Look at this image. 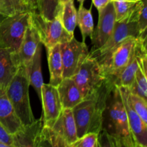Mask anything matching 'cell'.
I'll list each match as a JSON object with an SVG mask.
<instances>
[{
	"label": "cell",
	"mask_w": 147,
	"mask_h": 147,
	"mask_svg": "<svg viewBox=\"0 0 147 147\" xmlns=\"http://www.w3.org/2000/svg\"><path fill=\"white\" fill-rule=\"evenodd\" d=\"M114 86L113 78L108 76L97 89L72 109L77 129L78 139L89 133L98 134L100 133L106 100Z\"/></svg>",
	"instance_id": "1"
},
{
	"label": "cell",
	"mask_w": 147,
	"mask_h": 147,
	"mask_svg": "<svg viewBox=\"0 0 147 147\" xmlns=\"http://www.w3.org/2000/svg\"><path fill=\"white\" fill-rule=\"evenodd\" d=\"M29 87L28 72L21 65L6 88V94L23 126L31 124L36 120L30 105Z\"/></svg>",
	"instance_id": "2"
},
{
	"label": "cell",
	"mask_w": 147,
	"mask_h": 147,
	"mask_svg": "<svg viewBox=\"0 0 147 147\" xmlns=\"http://www.w3.org/2000/svg\"><path fill=\"white\" fill-rule=\"evenodd\" d=\"M102 129L115 138L131 137L126 109L121 93L115 85L109 93L103 113Z\"/></svg>",
	"instance_id": "3"
},
{
	"label": "cell",
	"mask_w": 147,
	"mask_h": 147,
	"mask_svg": "<svg viewBox=\"0 0 147 147\" xmlns=\"http://www.w3.org/2000/svg\"><path fill=\"white\" fill-rule=\"evenodd\" d=\"M141 5V4H140ZM140 7V6H139ZM139 8L129 17L121 22H116L114 28L107 41L101 47L89 55L92 56L104 70L113 50L126 38L139 37L137 28V14Z\"/></svg>",
	"instance_id": "4"
},
{
	"label": "cell",
	"mask_w": 147,
	"mask_h": 147,
	"mask_svg": "<svg viewBox=\"0 0 147 147\" xmlns=\"http://www.w3.org/2000/svg\"><path fill=\"white\" fill-rule=\"evenodd\" d=\"M30 18V11H22L4 17L0 23V47L16 54L29 25Z\"/></svg>",
	"instance_id": "5"
},
{
	"label": "cell",
	"mask_w": 147,
	"mask_h": 147,
	"mask_svg": "<svg viewBox=\"0 0 147 147\" xmlns=\"http://www.w3.org/2000/svg\"><path fill=\"white\" fill-rule=\"evenodd\" d=\"M30 21L38 33L40 42L47 50L74 37V34L67 32L63 27L61 12L52 20H46L37 11L30 12Z\"/></svg>",
	"instance_id": "6"
},
{
	"label": "cell",
	"mask_w": 147,
	"mask_h": 147,
	"mask_svg": "<svg viewBox=\"0 0 147 147\" xmlns=\"http://www.w3.org/2000/svg\"><path fill=\"white\" fill-rule=\"evenodd\" d=\"M107 77L103 67L96 58L88 55L72 78L74 80L84 98L97 89Z\"/></svg>",
	"instance_id": "7"
},
{
	"label": "cell",
	"mask_w": 147,
	"mask_h": 147,
	"mask_svg": "<svg viewBox=\"0 0 147 147\" xmlns=\"http://www.w3.org/2000/svg\"><path fill=\"white\" fill-rule=\"evenodd\" d=\"M63 65V78H72L89 55V50L84 42H79L74 37L60 44Z\"/></svg>",
	"instance_id": "8"
},
{
	"label": "cell",
	"mask_w": 147,
	"mask_h": 147,
	"mask_svg": "<svg viewBox=\"0 0 147 147\" xmlns=\"http://www.w3.org/2000/svg\"><path fill=\"white\" fill-rule=\"evenodd\" d=\"M116 24V13L113 1L98 11V22L91 36L92 48L89 54H92L105 44L111 34Z\"/></svg>",
	"instance_id": "9"
},
{
	"label": "cell",
	"mask_w": 147,
	"mask_h": 147,
	"mask_svg": "<svg viewBox=\"0 0 147 147\" xmlns=\"http://www.w3.org/2000/svg\"><path fill=\"white\" fill-rule=\"evenodd\" d=\"M136 42V37H128L113 50L104 69L107 76L115 80L121 74L131 58Z\"/></svg>",
	"instance_id": "10"
},
{
	"label": "cell",
	"mask_w": 147,
	"mask_h": 147,
	"mask_svg": "<svg viewBox=\"0 0 147 147\" xmlns=\"http://www.w3.org/2000/svg\"><path fill=\"white\" fill-rule=\"evenodd\" d=\"M40 101L42 106V124L51 128L63 110L57 87L50 83H44Z\"/></svg>",
	"instance_id": "11"
},
{
	"label": "cell",
	"mask_w": 147,
	"mask_h": 147,
	"mask_svg": "<svg viewBox=\"0 0 147 147\" xmlns=\"http://www.w3.org/2000/svg\"><path fill=\"white\" fill-rule=\"evenodd\" d=\"M118 87L121 93L131 134L136 144L142 147H147V124L142 120L132 107L129 98V88L123 86Z\"/></svg>",
	"instance_id": "12"
},
{
	"label": "cell",
	"mask_w": 147,
	"mask_h": 147,
	"mask_svg": "<svg viewBox=\"0 0 147 147\" xmlns=\"http://www.w3.org/2000/svg\"><path fill=\"white\" fill-rule=\"evenodd\" d=\"M40 43L41 42L38 33L30 18V23L24 33L18 52L16 54L12 53L16 65L18 67L21 65L25 67L28 74L31 67L32 60Z\"/></svg>",
	"instance_id": "13"
},
{
	"label": "cell",
	"mask_w": 147,
	"mask_h": 147,
	"mask_svg": "<svg viewBox=\"0 0 147 147\" xmlns=\"http://www.w3.org/2000/svg\"><path fill=\"white\" fill-rule=\"evenodd\" d=\"M146 56V38H136L131 58L123 71L114 80L115 85L129 88L134 80L135 75L139 68V62Z\"/></svg>",
	"instance_id": "14"
},
{
	"label": "cell",
	"mask_w": 147,
	"mask_h": 147,
	"mask_svg": "<svg viewBox=\"0 0 147 147\" xmlns=\"http://www.w3.org/2000/svg\"><path fill=\"white\" fill-rule=\"evenodd\" d=\"M51 129L68 144L74 143L78 139V136L73 110L63 109Z\"/></svg>",
	"instance_id": "15"
},
{
	"label": "cell",
	"mask_w": 147,
	"mask_h": 147,
	"mask_svg": "<svg viewBox=\"0 0 147 147\" xmlns=\"http://www.w3.org/2000/svg\"><path fill=\"white\" fill-rule=\"evenodd\" d=\"M0 123L11 135L14 134L23 127L17 117L11 102L6 94V89L0 87Z\"/></svg>",
	"instance_id": "16"
},
{
	"label": "cell",
	"mask_w": 147,
	"mask_h": 147,
	"mask_svg": "<svg viewBox=\"0 0 147 147\" xmlns=\"http://www.w3.org/2000/svg\"><path fill=\"white\" fill-rule=\"evenodd\" d=\"M57 88L63 109H73L83 100L81 93L72 78H63Z\"/></svg>",
	"instance_id": "17"
},
{
	"label": "cell",
	"mask_w": 147,
	"mask_h": 147,
	"mask_svg": "<svg viewBox=\"0 0 147 147\" xmlns=\"http://www.w3.org/2000/svg\"><path fill=\"white\" fill-rule=\"evenodd\" d=\"M42 126V118L31 124L23 126L12 135V147H37V139Z\"/></svg>",
	"instance_id": "18"
},
{
	"label": "cell",
	"mask_w": 147,
	"mask_h": 147,
	"mask_svg": "<svg viewBox=\"0 0 147 147\" xmlns=\"http://www.w3.org/2000/svg\"><path fill=\"white\" fill-rule=\"evenodd\" d=\"M47 62L50 71V84L57 87L63 80V65L62 60L60 44L47 50Z\"/></svg>",
	"instance_id": "19"
},
{
	"label": "cell",
	"mask_w": 147,
	"mask_h": 147,
	"mask_svg": "<svg viewBox=\"0 0 147 147\" xmlns=\"http://www.w3.org/2000/svg\"><path fill=\"white\" fill-rule=\"evenodd\" d=\"M18 68L14 63L12 53L0 47V87L7 88Z\"/></svg>",
	"instance_id": "20"
},
{
	"label": "cell",
	"mask_w": 147,
	"mask_h": 147,
	"mask_svg": "<svg viewBox=\"0 0 147 147\" xmlns=\"http://www.w3.org/2000/svg\"><path fill=\"white\" fill-rule=\"evenodd\" d=\"M42 44L40 43L37 47V50L34 55L32 65L29 72V81L30 86H32L35 90L40 100L41 99L42 87L43 84L42 73L41 57H42Z\"/></svg>",
	"instance_id": "21"
},
{
	"label": "cell",
	"mask_w": 147,
	"mask_h": 147,
	"mask_svg": "<svg viewBox=\"0 0 147 147\" xmlns=\"http://www.w3.org/2000/svg\"><path fill=\"white\" fill-rule=\"evenodd\" d=\"M147 56L144 57L139 62V68L135 75L134 80L129 90L131 93L136 94L146 100L147 98Z\"/></svg>",
	"instance_id": "22"
},
{
	"label": "cell",
	"mask_w": 147,
	"mask_h": 147,
	"mask_svg": "<svg viewBox=\"0 0 147 147\" xmlns=\"http://www.w3.org/2000/svg\"><path fill=\"white\" fill-rule=\"evenodd\" d=\"M37 147H72L57 135L51 128L44 126L41 128L37 139Z\"/></svg>",
	"instance_id": "23"
},
{
	"label": "cell",
	"mask_w": 147,
	"mask_h": 147,
	"mask_svg": "<svg viewBox=\"0 0 147 147\" xmlns=\"http://www.w3.org/2000/svg\"><path fill=\"white\" fill-rule=\"evenodd\" d=\"M80 4L78 11H77V24L79 26L81 32L83 41L86 40V37H91L94 31V24L91 13V9H88Z\"/></svg>",
	"instance_id": "24"
},
{
	"label": "cell",
	"mask_w": 147,
	"mask_h": 147,
	"mask_svg": "<svg viewBox=\"0 0 147 147\" xmlns=\"http://www.w3.org/2000/svg\"><path fill=\"white\" fill-rule=\"evenodd\" d=\"M61 19L63 27L70 34H74L77 25V10L74 5V0H69L63 4Z\"/></svg>",
	"instance_id": "25"
},
{
	"label": "cell",
	"mask_w": 147,
	"mask_h": 147,
	"mask_svg": "<svg viewBox=\"0 0 147 147\" xmlns=\"http://www.w3.org/2000/svg\"><path fill=\"white\" fill-rule=\"evenodd\" d=\"M142 0L138 1H124L113 0L116 13V22H121L130 17L140 6Z\"/></svg>",
	"instance_id": "26"
},
{
	"label": "cell",
	"mask_w": 147,
	"mask_h": 147,
	"mask_svg": "<svg viewBox=\"0 0 147 147\" xmlns=\"http://www.w3.org/2000/svg\"><path fill=\"white\" fill-rule=\"evenodd\" d=\"M60 0H38L37 12L47 20H52L62 11Z\"/></svg>",
	"instance_id": "27"
},
{
	"label": "cell",
	"mask_w": 147,
	"mask_h": 147,
	"mask_svg": "<svg viewBox=\"0 0 147 147\" xmlns=\"http://www.w3.org/2000/svg\"><path fill=\"white\" fill-rule=\"evenodd\" d=\"M22 11H28L23 5L22 0H1L0 14L5 17Z\"/></svg>",
	"instance_id": "28"
},
{
	"label": "cell",
	"mask_w": 147,
	"mask_h": 147,
	"mask_svg": "<svg viewBox=\"0 0 147 147\" xmlns=\"http://www.w3.org/2000/svg\"><path fill=\"white\" fill-rule=\"evenodd\" d=\"M129 98L132 107L142 120L147 124V105L146 100L136 94L131 93L129 90Z\"/></svg>",
	"instance_id": "29"
},
{
	"label": "cell",
	"mask_w": 147,
	"mask_h": 147,
	"mask_svg": "<svg viewBox=\"0 0 147 147\" xmlns=\"http://www.w3.org/2000/svg\"><path fill=\"white\" fill-rule=\"evenodd\" d=\"M137 28L139 31V37L137 38H146L147 0H142L138 9Z\"/></svg>",
	"instance_id": "30"
},
{
	"label": "cell",
	"mask_w": 147,
	"mask_h": 147,
	"mask_svg": "<svg viewBox=\"0 0 147 147\" xmlns=\"http://www.w3.org/2000/svg\"><path fill=\"white\" fill-rule=\"evenodd\" d=\"M98 134L96 133H89L82 137L78 138L73 144L72 147H98Z\"/></svg>",
	"instance_id": "31"
},
{
	"label": "cell",
	"mask_w": 147,
	"mask_h": 147,
	"mask_svg": "<svg viewBox=\"0 0 147 147\" xmlns=\"http://www.w3.org/2000/svg\"><path fill=\"white\" fill-rule=\"evenodd\" d=\"M98 147H116L114 138L104 129H101L98 134Z\"/></svg>",
	"instance_id": "32"
},
{
	"label": "cell",
	"mask_w": 147,
	"mask_h": 147,
	"mask_svg": "<svg viewBox=\"0 0 147 147\" xmlns=\"http://www.w3.org/2000/svg\"><path fill=\"white\" fill-rule=\"evenodd\" d=\"M114 138L116 147H135V142L133 137Z\"/></svg>",
	"instance_id": "33"
},
{
	"label": "cell",
	"mask_w": 147,
	"mask_h": 147,
	"mask_svg": "<svg viewBox=\"0 0 147 147\" xmlns=\"http://www.w3.org/2000/svg\"><path fill=\"white\" fill-rule=\"evenodd\" d=\"M0 141L10 146H12V135L9 134L1 123H0Z\"/></svg>",
	"instance_id": "34"
},
{
	"label": "cell",
	"mask_w": 147,
	"mask_h": 147,
	"mask_svg": "<svg viewBox=\"0 0 147 147\" xmlns=\"http://www.w3.org/2000/svg\"><path fill=\"white\" fill-rule=\"evenodd\" d=\"M22 2L27 11H30V12L37 11L38 0H22Z\"/></svg>",
	"instance_id": "35"
},
{
	"label": "cell",
	"mask_w": 147,
	"mask_h": 147,
	"mask_svg": "<svg viewBox=\"0 0 147 147\" xmlns=\"http://www.w3.org/2000/svg\"><path fill=\"white\" fill-rule=\"evenodd\" d=\"M113 0H92V2H93V5L96 7L98 11H99L104 8L106 6H107V4L111 2Z\"/></svg>",
	"instance_id": "36"
},
{
	"label": "cell",
	"mask_w": 147,
	"mask_h": 147,
	"mask_svg": "<svg viewBox=\"0 0 147 147\" xmlns=\"http://www.w3.org/2000/svg\"><path fill=\"white\" fill-rule=\"evenodd\" d=\"M0 147H12V146H10V145L4 143V142L0 141Z\"/></svg>",
	"instance_id": "37"
},
{
	"label": "cell",
	"mask_w": 147,
	"mask_h": 147,
	"mask_svg": "<svg viewBox=\"0 0 147 147\" xmlns=\"http://www.w3.org/2000/svg\"><path fill=\"white\" fill-rule=\"evenodd\" d=\"M4 17H5V16H4V15H2V14H0V23H1V22L4 20Z\"/></svg>",
	"instance_id": "38"
},
{
	"label": "cell",
	"mask_w": 147,
	"mask_h": 147,
	"mask_svg": "<svg viewBox=\"0 0 147 147\" xmlns=\"http://www.w3.org/2000/svg\"><path fill=\"white\" fill-rule=\"evenodd\" d=\"M60 1H61V3H62V4H64V3H65L66 1H69V0H60Z\"/></svg>",
	"instance_id": "39"
},
{
	"label": "cell",
	"mask_w": 147,
	"mask_h": 147,
	"mask_svg": "<svg viewBox=\"0 0 147 147\" xmlns=\"http://www.w3.org/2000/svg\"><path fill=\"white\" fill-rule=\"evenodd\" d=\"M78 1L80 4H83V2H84L85 0H78Z\"/></svg>",
	"instance_id": "40"
},
{
	"label": "cell",
	"mask_w": 147,
	"mask_h": 147,
	"mask_svg": "<svg viewBox=\"0 0 147 147\" xmlns=\"http://www.w3.org/2000/svg\"><path fill=\"white\" fill-rule=\"evenodd\" d=\"M135 147H142V146H139V145H138V144H136L135 143Z\"/></svg>",
	"instance_id": "41"
},
{
	"label": "cell",
	"mask_w": 147,
	"mask_h": 147,
	"mask_svg": "<svg viewBox=\"0 0 147 147\" xmlns=\"http://www.w3.org/2000/svg\"><path fill=\"white\" fill-rule=\"evenodd\" d=\"M124 1H138V0H124Z\"/></svg>",
	"instance_id": "42"
},
{
	"label": "cell",
	"mask_w": 147,
	"mask_h": 147,
	"mask_svg": "<svg viewBox=\"0 0 147 147\" xmlns=\"http://www.w3.org/2000/svg\"></svg>",
	"instance_id": "43"
},
{
	"label": "cell",
	"mask_w": 147,
	"mask_h": 147,
	"mask_svg": "<svg viewBox=\"0 0 147 147\" xmlns=\"http://www.w3.org/2000/svg\"><path fill=\"white\" fill-rule=\"evenodd\" d=\"M0 1H1V0H0Z\"/></svg>",
	"instance_id": "44"
}]
</instances>
